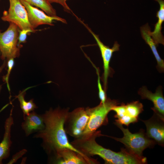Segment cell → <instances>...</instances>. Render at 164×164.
<instances>
[{"label": "cell", "instance_id": "obj_1", "mask_svg": "<svg viewBox=\"0 0 164 164\" xmlns=\"http://www.w3.org/2000/svg\"><path fill=\"white\" fill-rule=\"evenodd\" d=\"M69 109L58 107L50 108L41 114L45 125L44 128L38 132L33 138L42 140V146L49 157H53L60 149H68L84 157L91 164H94L95 159L88 157L74 148L68 140L64 129V123Z\"/></svg>", "mask_w": 164, "mask_h": 164}, {"label": "cell", "instance_id": "obj_21", "mask_svg": "<svg viewBox=\"0 0 164 164\" xmlns=\"http://www.w3.org/2000/svg\"><path fill=\"white\" fill-rule=\"evenodd\" d=\"M138 119V118L132 117L126 114L122 117L115 120V122L128 126L130 124L137 122Z\"/></svg>", "mask_w": 164, "mask_h": 164}, {"label": "cell", "instance_id": "obj_18", "mask_svg": "<svg viewBox=\"0 0 164 164\" xmlns=\"http://www.w3.org/2000/svg\"><path fill=\"white\" fill-rule=\"evenodd\" d=\"M126 114L134 118H138L139 115L143 111L142 103L136 101L125 105Z\"/></svg>", "mask_w": 164, "mask_h": 164}, {"label": "cell", "instance_id": "obj_25", "mask_svg": "<svg viewBox=\"0 0 164 164\" xmlns=\"http://www.w3.org/2000/svg\"><path fill=\"white\" fill-rule=\"evenodd\" d=\"M27 152V150L26 149H23L20 151L13 156L12 159L7 164H12L15 162L19 158L26 153Z\"/></svg>", "mask_w": 164, "mask_h": 164}, {"label": "cell", "instance_id": "obj_12", "mask_svg": "<svg viewBox=\"0 0 164 164\" xmlns=\"http://www.w3.org/2000/svg\"><path fill=\"white\" fill-rule=\"evenodd\" d=\"M23 118L24 121L22 123L21 127L26 136L40 131L44 128L45 125L42 115L34 111L28 115H24Z\"/></svg>", "mask_w": 164, "mask_h": 164}, {"label": "cell", "instance_id": "obj_9", "mask_svg": "<svg viewBox=\"0 0 164 164\" xmlns=\"http://www.w3.org/2000/svg\"><path fill=\"white\" fill-rule=\"evenodd\" d=\"M51 162L58 164H91L82 155L71 149L64 148L58 151L49 159Z\"/></svg>", "mask_w": 164, "mask_h": 164}, {"label": "cell", "instance_id": "obj_3", "mask_svg": "<svg viewBox=\"0 0 164 164\" xmlns=\"http://www.w3.org/2000/svg\"><path fill=\"white\" fill-rule=\"evenodd\" d=\"M117 105L116 101L108 98L104 104L100 103L94 107L87 108L85 110L89 119L85 129L80 137L93 133L100 126L106 124L108 121V113L113 107Z\"/></svg>", "mask_w": 164, "mask_h": 164}, {"label": "cell", "instance_id": "obj_23", "mask_svg": "<svg viewBox=\"0 0 164 164\" xmlns=\"http://www.w3.org/2000/svg\"><path fill=\"white\" fill-rule=\"evenodd\" d=\"M112 110L115 112L116 114L114 117L117 119L122 117L126 114L125 105L124 104L114 106L112 108Z\"/></svg>", "mask_w": 164, "mask_h": 164}, {"label": "cell", "instance_id": "obj_20", "mask_svg": "<svg viewBox=\"0 0 164 164\" xmlns=\"http://www.w3.org/2000/svg\"><path fill=\"white\" fill-rule=\"evenodd\" d=\"M7 60L6 62V65L8 68L7 73L3 77L2 80L6 83L7 88L10 92V88L9 82V77L11 70L14 66L15 62L14 58H9Z\"/></svg>", "mask_w": 164, "mask_h": 164}, {"label": "cell", "instance_id": "obj_7", "mask_svg": "<svg viewBox=\"0 0 164 164\" xmlns=\"http://www.w3.org/2000/svg\"><path fill=\"white\" fill-rule=\"evenodd\" d=\"M77 19L92 34L99 48L103 62L104 70L103 82L104 88L106 90L107 87L108 79L110 73V62L114 52L119 50L120 45L117 41H116L111 48L105 45L101 41L98 35L94 33L87 25L85 24L79 18H77Z\"/></svg>", "mask_w": 164, "mask_h": 164}, {"label": "cell", "instance_id": "obj_14", "mask_svg": "<svg viewBox=\"0 0 164 164\" xmlns=\"http://www.w3.org/2000/svg\"><path fill=\"white\" fill-rule=\"evenodd\" d=\"M157 2L160 6L159 10L157 12L156 16L157 22L154 25V31H150L149 33L157 46L159 44L164 45V37L161 32L162 24L164 21V1L163 0H154Z\"/></svg>", "mask_w": 164, "mask_h": 164}, {"label": "cell", "instance_id": "obj_26", "mask_svg": "<svg viewBox=\"0 0 164 164\" xmlns=\"http://www.w3.org/2000/svg\"><path fill=\"white\" fill-rule=\"evenodd\" d=\"M6 65V61L5 60H4V62L2 65L0 67V73L2 71L3 69L5 67ZM2 89V85H0V92Z\"/></svg>", "mask_w": 164, "mask_h": 164}, {"label": "cell", "instance_id": "obj_10", "mask_svg": "<svg viewBox=\"0 0 164 164\" xmlns=\"http://www.w3.org/2000/svg\"><path fill=\"white\" fill-rule=\"evenodd\" d=\"M150 119L142 121L145 125L147 136L159 145L163 146L164 143V121L155 114Z\"/></svg>", "mask_w": 164, "mask_h": 164}, {"label": "cell", "instance_id": "obj_13", "mask_svg": "<svg viewBox=\"0 0 164 164\" xmlns=\"http://www.w3.org/2000/svg\"><path fill=\"white\" fill-rule=\"evenodd\" d=\"M12 112V109L5 123V132L3 139L0 143V164H2L3 160L7 158L10 155V147L12 144L11 139V127L14 124Z\"/></svg>", "mask_w": 164, "mask_h": 164}, {"label": "cell", "instance_id": "obj_28", "mask_svg": "<svg viewBox=\"0 0 164 164\" xmlns=\"http://www.w3.org/2000/svg\"></svg>", "mask_w": 164, "mask_h": 164}, {"label": "cell", "instance_id": "obj_8", "mask_svg": "<svg viewBox=\"0 0 164 164\" xmlns=\"http://www.w3.org/2000/svg\"><path fill=\"white\" fill-rule=\"evenodd\" d=\"M20 0L27 10L29 21L34 29L41 25L53 26V22L54 20L60 21L64 23H67L65 19H63L57 16L47 15L43 11L33 7L24 0Z\"/></svg>", "mask_w": 164, "mask_h": 164}, {"label": "cell", "instance_id": "obj_4", "mask_svg": "<svg viewBox=\"0 0 164 164\" xmlns=\"http://www.w3.org/2000/svg\"><path fill=\"white\" fill-rule=\"evenodd\" d=\"M19 29L15 24L9 22V27L5 32H2L0 30V51L2 60L19 56L21 48L18 45Z\"/></svg>", "mask_w": 164, "mask_h": 164}, {"label": "cell", "instance_id": "obj_5", "mask_svg": "<svg viewBox=\"0 0 164 164\" xmlns=\"http://www.w3.org/2000/svg\"><path fill=\"white\" fill-rule=\"evenodd\" d=\"M9 8L8 11L5 10L1 17L4 21L12 22L16 25L20 30L30 29L34 32L38 30L34 29L28 19L27 12L20 0H9Z\"/></svg>", "mask_w": 164, "mask_h": 164}, {"label": "cell", "instance_id": "obj_6", "mask_svg": "<svg viewBox=\"0 0 164 164\" xmlns=\"http://www.w3.org/2000/svg\"><path fill=\"white\" fill-rule=\"evenodd\" d=\"M89 119L85 109L80 107L67 114L64 123L66 134L75 138L79 137L85 129Z\"/></svg>", "mask_w": 164, "mask_h": 164}, {"label": "cell", "instance_id": "obj_16", "mask_svg": "<svg viewBox=\"0 0 164 164\" xmlns=\"http://www.w3.org/2000/svg\"><path fill=\"white\" fill-rule=\"evenodd\" d=\"M26 89L22 91H20L19 94L15 96L19 101L20 107L23 113V115L28 114L37 108L33 102V99H31L29 101H26L25 99V96Z\"/></svg>", "mask_w": 164, "mask_h": 164}, {"label": "cell", "instance_id": "obj_27", "mask_svg": "<svg viewBox=\"0 0 164 164\" xmlns=\"http://www.w3.org/2000/svg\"><path fill=\"white\" fill-rule=\"evenodd\" d=\"M1 55V52L0 51V55Z\"/></svg>", "mask_w": 164, "mask_h": 164}, {"label": "cell", "instance_id": "obj_17", "mask_svg": "<svg viewBox=\"0 0 164 164\" xmlns=\"http://www.w3.org/2000/svg\"><path fill=\"white\" fill-rule=\"evenodd\" d=\"M32 6L41 9L48 15L56 16L55 10L48 0H23Z\"/></svg>", "mask_w": 164, "mask_h": 164}, {"label": "cell", "instance_id": "obj_24", "mask_svg": "<svg viewBox=\"0 0 164 164\" xmlns=\"http://www.w3.org/2000/svg\"><path fill=\"white\" fill-rule=\"evenodd\" d=\"M51 3L52 2L58 3L61 5L63 7L64 10L68 12H72L70 8L67 4L66 1L67 0H48Z\"/></svg>", "mask_w": 164, "mask_h": 164}, {"label": "cell", "instance_id": "obj_15", "mask_svg": "<svg viewBox=\"0 0 164 164\" xmlns=\"http://www.w3.org/2000/svg\"><path fill=\"white\" fill-rule=\"evenodd\" d=\"M141 36L145 43L150 47L157 61L158 66L159 69L162 71H164V61L160 56L156 49L157 46L154 42L149 32L151 28L148 23L143 26L140 28Z\"/></svg>", "mask_w": 164, "mask_h": 164}, {"label": "cell", "instance_id": "obj_19", "mask_svg": "<svg viewBox=\"0 0 164 164\" xmlns=\"http://www.w3.org/2000/svg\"><path fill=\"white\" fill-rule=\"evenodd\" d=\"M90 62L92 63L95 69L96 73L97 75V86L98 89V96L100 99L101 100V103L104 104L107 98L105 93V92L103 89L101 84V83L100 74L98 69L95 66L92 62L88 58Z\"/></svg>", "mask_w": 164, "mask_h": 164}, {"label": "cell", "instance_id": "obj_22", "mask_svg": "<svg viewBox=\"0 0 164 164\" xmlns=\"http://www.w3.org/2000/svg\"><path fill=\"white\" fill-rule=\"evenodd\" d=\"M31 32H34L30 29L19 30L18 45L19 47L21 48L22 46L21 44V43H25L26 42L27 35L28 34L30 35Z\"/></svg>", "mask_w": 164, "mask_h": 164}, {"label": "cell", "instance_id": "obj_2", "mask_svg": "<svg viewBox=\"0 0 164 164\" xmlns=\"http://www.w3.org/2000/svg\"><path fill=\"white\" fill-rule=\"evenodd\" d=\"M114 123L122 131L123 137L120 138L107 136L123 143L127 150L134 154L140 156H143V151L156 143L155 141L147 136L143 130H141L138 133H132L128 128H124L122 125L115 122Z\"/></svg>", "mask_w": 164, "mask_h": 164}, {"label": "cell", "instance_id": "obj_11", "mask_svg": "<svg viewBox=\"0 0 164 164\" xmlns=\"http://www.w3.org/2000/svg\"><path fill=\"white\" fill-rule=\"evenodd\" d=\"M138 93L142 99H147L152 102L154 107L152 108L154 114L164 121V98L161 87H159L155 93H152L144 86L139 90Z\"/></svg>", "mask_w": 164, "mask_h": 164}]
</instances>
